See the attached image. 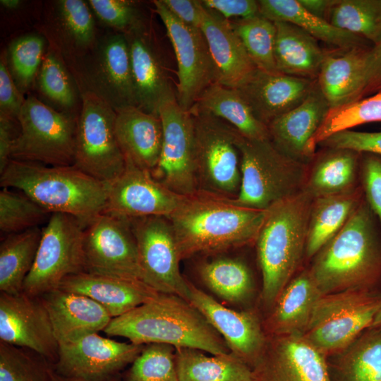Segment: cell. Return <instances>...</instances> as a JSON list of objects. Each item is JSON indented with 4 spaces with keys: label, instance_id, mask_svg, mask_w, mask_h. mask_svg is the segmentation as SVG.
<instances>
[{
    "label": "cell",
    "instance_id": "obj_27",
    "mask_svg": "<svg viewBox=\"0 0 381 381\" xmlns=\"http://www.w3.org/2000/svg\"><path fill=\"white\" fill-rule=\"evenodd\" d=\"M322 295L306 265L284 286L262 319L266 334L303 335Z\"/></svg>",
    "mask_w": 381,
    "mask_h": 381
},
{
    "label": "cell",
    "instance_id": "obj_18",
    "mask_svg": "<svg viewBox=\"0 0 381 381\" xmlns=\"http://www.w3.org/2000/svg\"><path fill=\"white\" fill-rule=\"evenodd\" d=\"M144 347L93 333L59 345L58 357L53 369L66 377L109 380L112 375L132 363Z\"/></svg>",
    "mask_w": 381,
    "mask_h": 381
},
{
    "label": "cell",
    "instance_id": "obj_26",
    "mask_svg": "<svg viewBox=\"0 0 381 381\" xmlns=\"http://www.w3.org/2000/svg\"><path fill=\"white\" fill-rule=\"evenodd\" d=\"M125 35L128 44L137 107L159 116L160 105L176 95L140 22Z\"/></svg>",
    "mask_w": 381,
    "mask_h": 381
},
{
    "label": "cell",
    "instance_id": "obj_52",
    "mask_svg": "<svg viewBox=\"0 0 381 381\" xmlns=\"http://www.w3.org/2000/svg\"><path fill=\"white\" fill-rule=\"evenodd\" d=\"M23 99L15 85L4 58L0 62V114L18 121Z\"/></svg>",
    "mask_w": 381,
    "mask_h": 381
},
{
    "label": "cell",
    "instance_id": "obj_35",
    "mask_svg": "<svg viewBox=\"0 0 381 381\" xmlns=\"http://www.w3.org/2000/svg\"><path fill=\"white\" fill-rule=\"evenodd\" d=\"M259 13L270 20L284 21L295 25L318 41L338 49L372 46L366 40L337 28L325 19L307 11L298 0H260Z\"/></svg>",
    "mask_w": 381,
    "mask_h": 381
},
{
    "label": "cell",
    "instance_id": "obj_16",
    "mask_svg": "<svg viewBox=\"0 0 381 381\" xmlns=\"http://www.w3.org/2000/svg\"><path fill=\"white\" fill-rule=\"evenodd\" d=\"M0 342L30 349L55 363L59 344L40 296L0 294Z\"/></svg>",
    "mask_w": 381,
    "mask_h": 381
},
{
    "label": "cell",
    "instance_id": "obj_49",
    "mask_svg": "<svg viewBox=\"0 0 381 381\" xmlns=\"http://www.w3.org/2000/svg\"><path fill=\"white\" fill-rule=\"evenodd\" d=\"M360 183L365 200L381 226V155L361 153Z\"/></svg>",
    "mask_w": 381,
    "mask_h": 381
},
{
    "label": "cell",
    "instance_id": "obj_29",
    "mask_svg": "<svg viewBox=\"0 0 381 381\" xmlns=\"http://www.w3.org/2000/svg\"><path fill=\"white\" fill-rule=\"evenodd\" d=\"M361 157L352 150L320 147L307 165L303 190L314 199L358 188Z\"/></svg>",
    "mask_w": 381,
    "mask_h": 381
},
{
    "label": "cell",
    "instance_id": "obj_6",
    "mask_svg": "<svg viewBox=\"0 0 381 381\" xmlns=\"http://www.w3.org/2000/svg\"><path fill=\"white\" fill-rule=\"evenodd\" d=\"M236 144L241 181L235 203L265 210L303 190L308 164L287 157L270 139L251 140L238 132Z\"/></svg>",
    "mask_w": 381,
    "mask_h": 381
},
{
    "label": "cell",
    "instance_id": "obj_56",
    "mask_svg": "<svg viewBox=\"0 0 381 381\" xmlns=\"http://www.w3.org/2000/svg\"><path fill=\"white\" fill-rule=\"evenodd\" d=\"M16 121L0 114V174L11 160V148L18 134L14 126Z\"/></svg>",
    "mask_w": 381,
    "mask_h": 381
},
{
    "label": "cell",
    "instance_id": "obj_39",
    "mask_svg": "<svg viewBox=\"0 0 381 381\" xmlns=\"http://www.w3.org/2000/svg\"><path fill=\"white\" fill-rule=\"evenodd\" d=\"M199 273L209 289L227 302L246 303L255 294L252 272L240 259L222 257L205 262Z\"/></svg>",
    "mask_w": 381,
    "mask_h": 381
},
{
    "label": "cell",
    "instance_id": "obj_47",
    "mask_svg": "<svg viewBox=\"0 0 381 381\" xmlns=\"http://www.w3.org/2000/svg\"><path fill=\"white\" fill-rule=\"evenodd\" d=\"M39 79L40 88L47 97L64 107L73 105L74 93L68 77L53 53L47 52L43 57Z\"/></svg>",
    "mask_w": 381,
    "mask_h": 381
},
{
    "label": "cell",
    "instance_id": "obj_12",
    "mask_svg": "<svg viewBox=\"0 0 381 381\" xmlns=\"http://www.w3.org/2000/svg\"><path fill=\"white\" fill-rule=\"evenodd\" d=\"M126 219L136 241L144 283L188 302L189 282L180 272L181 260L170 221L160 216Z\"/></svg>",
    "mask_w": 381,
    "mask_h": 381
},
{
    "label": "cell",
    "instance_id": "obj_10",
    "mask_svg": "<svg viewBox=\"0 0 381 381\" xmlns=\"http://www.w3.org/2000/svg\"><path fill=\"white\" fill-rule=\"evenodd\" d=\"M115 109L96 92L82 95L73 165L109 184L126 166L115 133Z\"/></svg>",
    "mask_w": 381,
    "mask_h": 381
},
{
    "label": "cell",
    "instance_id": "obj_58",
    "mask_svg": "<svg viewBox=\"0 0 381 381\" xmlns=\"http://www.w3.org/2000/svg\"><path fill=\"white\" fill-rule=\"evenodd\" d=\"M49 377H50V381H94V380H85V379L66 377L55 372L52 368H51L50 371H49ZM104 381H110V380H104Z\"/></svg>",
    "mask_w": 381,
    "mask_h": 381
},
{
    "label": "cell",
    "instance_id": "obj_7",
    "mask_svg": "<svg viewBox=\"0 0 381 381\" xmlns=\"http://www.w3.org/2000/svg\"><path fill=\"white\" fill-rule=\"evenodd\" d=\"M380 309L378 292L353 289L322 295L303 336L327 357L369 328Z\"/></svg>",
    "mask_w": 381,
    "mask_h": 381
},
{
    "label": "cell",
    "instance_id": "obj_44",
    "mask_svg": "<svg viewBox=\"0 0 381 381\" xmlns=\"http://www.w3.org/2000/svg\"><path fill=\"white\" fill-rule=\"evenodd\" d=\"M48 363L30 349L0 342V381H50Z\"/></svg>",
    "mask_w": 381,
    "mask_h": 381
},
{
    "label": "cell",
    "instance_id": "obj_34",
    "mask_svg": "<svg viewBox=\"0 0 381 381\" xmlns=\"http://www.w3.org/2000/svg\"><path fill=\"white\" fill-rule=\"evenodd\" d=\"M364 199L361 186L312 200L308 224L306 265L346 224Z\"/></svg>",
    "mask_w": 381,
    "mask_h": 381
},
{
    "label": "cell",
    "instance_id": "obj_38",
    "mask_svg": "<svg viewBox=\"0 0 381 381\" xmlns=\"http://www.w3.org/2000/svg\"><path fill=\"white\" fill-rule=\"evenodd\" d=\"M42 236L35 226L8 234L0 245V291L15 294L23 291L25 280L34 264Z\"/></svg>",
    "mask_w": 381,
    "mask_h": 381
},
{
    "label": "cell",
    "instance_id": "obj_4",
    "mask_svg": "<svg viewBox=\"0 0 381 381\" xmlns=\"http://www.w3.org/2000/svg\"><path fill=\"white\" fill-rule=\"evenodd\" d=\"M312 200L302 190L265 210L255 245L262 274L260 301L266 313L284 286L306 265Z\"/></svg>",
    "mask_w": 381,
    "mask_h": 381
},
{
    "label": "cell",
    "instance_id": "obj_14",
    "mask_svg": "<svg viewBox=\"0 0 381 381\" xmlns=\"http://www.w3.org/2000/svg\"><path fill=\"white\" fill-rule=\"evenodd\" d=\"M85 271L144 283L128 219L101 213L84 230Z\"/></svg>",
    "mask_w": 381,
    "mask_h": 381
},
{
    "label": "cell",
    "instance_id": "obj_53",
    "mask_svg": "<svg viewBox=\"0 0 381 381\" xmlns=\"http://www.w3.org/2000/svg\"><path fill=\"white\" fill-rule=\"evenodd\" d=\"M202 4L212 9L226 20L247 18L259 13L258 1L202 0Z\"/></svg>",
    "mask_w": 381,
    "mask_h": 381
},
{
    "label": "cell",
    "instance_id": "obj_5",
    "mask_svg": "<svg viewBox=\"0 0 381 381\" xmlns=\"http://www.w3.org/2000/svg\"><path fill=\"white\" fill-rule=\"evenodd\" d=\"M3 188L17 189L50 214H70L86 226L105 209L109 183L74 165L47 166L11 159L1 173Z\"/></svg>",
    "mask_w": 381,
    "mask_h": 381
},
{
    "label": "cell",
    "instance_id": "obj_25",
    "mask_svg": "<svg viewBox=\"0 0 381 381\" xmlns=\"http://www.w3.org/2000/svg\"><path fill=\"white\" fill-rule=\"evenodd\" d=\"M58 289L90 297L112 318L132 310L159 294L140 281L87 272L66 277Z\"/></svg>",
    "mask_w": 381,
    "mask_h": 381
},
{
    "label": "cell",
    "instance_id": "obj_46",
    "mask_svg": "<svg viewBox=\"0 0 381 381\" xmlns=\"http://www.w3.org/2000/svg\"><path fill=\"white\" fill-rule=\"evenodd\" d=\"M44 41L37 35H29L16 40L10 50L14 74L21 88L32 83L43 56Z\"/></svg>",
    "mask_w": 381,
    "mask_h": 381
},
{
    "label": "cell",
    "instance_id": "obj_22",
    "mask_svg": "<svg viewBox=\"0 0 381 381\" xmlns=\"http://www.w3.org/2000/svg\"><path fill=\"white\" fill-rule=\"evenodd\" d=\"M200 30L214 66V83L239 88L257 68L229 20L200 1Z\"/></svg>",
    "mask_w": 381,
    "mask_h": 381
},
{
    "label": "cell",
    "instance_id": "obj_2",
    "mask_svg": "<svg viewBox=\"0 0 381 381\" xmlns=\"http://www.w3.org/2000/svg\"><path fill=\"white\" fill-rule=\"evenodd\" d=\"M265 210L204 190L185 196L167 218L181 260L255 244Z\"/></svg>",
    "mask_w": 381,
    "mask_h": 381
},
{
    "label": "cell",
    "instance_id": "obj_51",
    "mask_svg": "<svg viewBox=\"0 0 381 381\" xmlns=\"http://www.w3.org/2000/svg\"><path fill=\"white\" fill-rule=\"evenodd\" d=\"M318 146L345 148L360 153L381 155V130L375 132L356 131L351 129L335 133Z\"/></svg>",
    "mask_w": 381,
    "mask_h": 381
},
{
    "label": "cell",
    "instance_id": "obj_54",
    "mask_svg": "<svg viewBox=\"0 0 381 381\" xmlns=\"http://www.w3.org/2000/svg\"><path fill=\"white\" fill-rule=\"evenodd\" d=\"M380 91H381V40L372 45L368 50L358 99Z\"/></svg>",
    "mask_w": 381,
    "mask_h": 381
},
{
    "label": "cell",
    "instance_id": "obj_57",
    "mask_svg": "<svg viewBox=\"0 0 381 381\" xmlns=\"http://www.w3.org/2000/svg\"><path fill=\"white\" fill-rule=\"evenodd\" d=\"M298 1L311 14L327 20L333 0H298Z\"/></svg>",
    "mask_w": 381,
    "mask_h": 381
},
{
    "label": "cell",
    "instance_id": "obj_20",
    "mask_svg": "<svg viewBox=\"0 0 381 381\" xmlns=\"http://www.w3.org/2000/svg\"><path fill=\"white\" fill-rule=\"evenodd\" d=\"M254 381H330L326 357L301 334L267 336Z\"/></svg>",
    "mask_w": 381,
    "mask_h": 381
},
{
    "label": "cell",
    "instance_id": "obj_15",
    "mask_svg": "<svg viewBox=\"0 0 381 381\" xmlns=\"http://www.w3.org/2000/svg\"><path fill=\"white\" fill-rule=\"evenodd\" d=\"M173 47L178 67L176 99L189 111L202 92L214 83V66L200 29L176 18L162 0L153 1Z\"/></svg>",
    "mask_w": 381,
    "mask_h": 381
},
{
    "label": "cell",
    "instance_id": "obj_13",
    "mask_svg": "<svg viewBox=\"0 0 381 381\" xmlns=\"http://www.w3.org/2000/svg\"><path fill=\"white\" fill-rule=\"evenodd\" d=\"M158 115L162 126V147L159 162L151 174L174 193L190 195L198 190L192 114L174 97L160 105Z\"/></svg>",
    "mask_w": 381,
    "mask_h": 381
},
{
    "label": "cell",
    "instance_id": "obj_17",
    "mask_svg": "<svg viewBox=\"0 0 381 381\" xmlns=\"http://www.w3.org/2000/svg\"><path fill=\"white\" fill-rule=\"evenodd\" d=\"M184 198L154 179L150 171L126 160L123 171L109 184L103 212L124 219L151 216L168 218Z\"/></svg>",
    "mask_w": 381,
    "mask_h": 381
},
{
    "label": "cell",
    "instance_id": "obj_45",
    "mask_svg": "<svg viewBox=\"0 0 381 381\" xmlns=\"http://www.w3.org/2000/svg\"><path fill=\"white\" fill-rule=\"evenodd\" d=\"M126 381H179L175 348L164 344H147L132 363Z\"/></svg>",
    "mask_w": 381,
    "mask_h": 381
},
{
    "label": "cell",
    "instance_id": "obj_11",
    "mask_svg": "<svg viewBox=\"0 0 381 381\" xmlns=\"http://www.w3.org/2000/svg\"><path fill=\"white\" fill-rule=\"evenodd\" d=\"M85 226L65 213H52L42 229L39 248L23 291L40 296L58 289L68 277L85 271Z\"/></svg>",
    "mask_w": 381,
    "mask_h": 381
},
{
    "label": "cell",
    "instance_id": "obj_50",
    "mask_svg": "<svg viewBox=\"0 0 381 381\" xmlns=\"http://www.w3.org/2000/svg\"><path fill=\"white\" fill-rule=\"evenodd\" d=\"M88 2L96 15L111 27L126 32L139 23L131 1L90 0Z\"/></svg>",
    "mask_w": 381,
    "mask_h": 381
},
{
    "label": "cell",
    "instance_id": "obj_33",
    "mask_svg": "<svg viewBox=\"0 0 381 381\" xmlns=\"http://www.w3.org/2000/svg\"><path fill=\"white\" fill-rule=\"evenodd\" d=\"M326 363L330 381H381V328H368Z\"/></svg>",
    "mask_w": 381,
    "mask_h": 381
},
{
    "label": "cell",
    "instance_id": "obj_48",
    "mask_svg": "<svg viewBox=\"0 0 381 381\" xmlns=\"http://www.w3.org/2000/svg\"><path fill=\"white\" fill-rule=\"evenodd\" d=\"M59 11L66 29L82 45H87L95 37V23L87 4L81 0H62Z\"/></svg>",
    "mask_w": 381,
    "mask_h": 381
},
{
    "label": "cell",
    "instance_id": "obj_59",
    "mask_svg": "<svg viewBox=\"0 0 381 381\" xmlns=\"http://www.w3.org/2000/svg\"><path fill=\"white\" fill-rule=\"evenodd\" d=\"M1 4L7 8L13 9L20 5V1L18 0H1Z\"/></svg>",
    "mask_w": 381,
    "mask_h": 381
},
{
    "label": "cell",
    "instance_id": "obj_3",
    "mask_svg": "<svg viewBox=\"0 0 381 381\" xmlns=\"http://www.w3.org/2000/svg\"><path fill=\"white\" fill-rule=\"evenodd\" d=\"M130 342L164 344L219 355L230 351L219 333L189 302L171 294L157 296L132 310L114 318L103 331Z\"/></svg>",
    "mask_w": 381,
    "mask_h": 381
},
{
    "label": "cell",
    "instance_id": "obj_55",
    "mask_svg": "<svg viewBox=\"0 0 381 381\" xmlns=\"http://www.w3.org/2000/svg\"><path fill=\"white\" fill-rule=\"evenodd\" d=\"M169 11L180 21L200 29V1L195 0H162Z\"/></svg>",
    "mask_w": 381,
    "mask_h": 381
},
{
    "label": "cell",
    "instance_id": "obj_36",
    "mask_svg": "<svg viewBox=\"0 0 381 381\" xmlns=\"http://www.w3.org/2000/svg\"><path fill=\"white\" fill-rule=\"evenodd\" d=\"M194 105L226 121L248 139H270L267 126L255 117L236 88L213 83L202 92Z\"/></svg>",
    "mask_w": 381,
    "mask_h": 381
},
{
    "label": "cell",
    "instance_id": "obj_19",
    "mask_svg": "<svg viewBox=\"0 0 381 381\" xmlns=\"http://www.w3.org/2000/svg\"><path fill=\"white\" fill-rule=\"evenodd\" d=\"M189 291L188 302L223 338L230 353L253 369L267 341L258 310L229 308L190 282Z\"/></svg>",
    "mask_w": 381,
    "mask_h": 381
},
{
    "label": "cell",
    "instance_id": "obj_21",
    "mask_svg": "<svg viewBox=\"0 0 381 381\" xmlns=\"http://www.w3.org/2000/svg\"><path fill=\"white\" fill-rule=\"evenodd\" d=\"M329 109L316 80L302 103L267 125L270 141L287 157L308 164L317 151L312 147L313 138Z\"/></svg>",
    "mask_w": 381,
    "mask_h": 381
},
{
    "label": "cell",
    "instance_id": "obj_24",
    "mask_svg": "<svg viewBox=\"0 0 381 381\" xmlns=\"http://www.w3.org/2000/svg\"><path fill=\"white\" fill-rule=\"evenodd\" d=\"M59 345L104 331L112 318L88 296L55 289L40 296Z\"/></svg>",
    "mask_w": 381,
    "mask_h": 381
},
{
    "label": "cell",
    "instance_id": "obj_40",
    "mask_svg": "<svg viewBox=\"0 0 381 381\" xmlns=\"http://www.w3.org/2000/svg\"><path fill=\"white\" fill-rule=\"evenodd\" d=\"M327 20L373 45L381 40V0H333Z\"/></svg>",
    "mask_w": 381,
    "mask_h": 381
},
{
    "label": "cell",
    "instance_id": "obj_28",
    "mask_svg": "<svg viewBox=\"0 0 381 381\" xmlns=\"http://www.w3.org/2000/svg\"><path fill=\"white\" fill-rule=\"evenodd\" d=\"M115 110V133L125 161L151 173L159 162L162 147L159 116L135 106Z\"/></svg>",
    "mask_w": 381,
    "mask_h": 381
},
{
    "label": "cell",
    "instance_id": "obj_8",
    "mask_svg": "<svg viewBox=\"0 0 381 381\" xmlns=\"http://www.w3.org/2000/svg\"><path fill=\"white\" fill-rule=\"evenodd\" d=\"M18 123L11 159L54 167L73 164L77 121L71 116L29 97L23 102Z\"/></svg>",
    "mask_w": 381,
    "mask_h": 381
},
{
    "label": "cell",
    "instance_id": "obj_60",
    "mask_svg": "<svg viewBox=\"0 0 381 381\" xmlns=\"http://www.w3.org/2000/svg\"><path fill=\"white\" fill-rule=\"evenodd\" d=\"M370 327L381 328V309L379 310V312L376 315Z\"/></svg>",
    "mask_w": 381,
    "mask_h": 381
},
{
    "label": "cell",
    "instance_id": "obj_23",
    "mask_svg": "<svg viewBox=\"0 0 381 381\" xmlns=\"http://www.w3.org/2000/svg\"><path fill=\"white\" fill-rule=\"evenodd\" d=\"M316 80L258 68L239 88L255 117L265 125L302 103Z\"/></svg>",
    "mask_w": 381,
    "mask_h": 381
},
{
    "label": "cell",
    "instance_id": "obj_30",
    "mask_svg": "<svg viewBox=\"0 0 381 381\" xmlns=\"http://www.w3.org/2000/svg\"><path fill=\"white\" fill-rule=\"evenodd\" d=\"M370 47L326 50L316 80L330 109L359 99Z\"/></svg>",
    "mask_w": 381,
    "mask_h": 381
},
{
    "label": "cell",
    "instance_id": "obj_32",
    "mask_svg": "<svg viewBox=\"0 0 381 381\" xmlns=\"http://www.w3.org/2000/svg\"><path fill=\"white\" fill-rule=\"evenodd\" d=\"M99 86L115 109L137 107L128 44L125 35L107 38L102 46L96 66Z\"/></svg>",
    "mask_w": 381,
    "mask_h": 381
},
{
    "label": "cell",
    "instance_id": "obj_42",
    "mask_svg": "<svg viewBox=\"0 0 381 381\" xmlns=\"http://www.w3.org/2000/svg\"><path fill=\"white\" fill-rule=\"evenodd\" d=\"M381 122V91L346 104L330 109L315 134L312 147L329 135L359 125Z\"/></svg>",
    "mask_w": 381,
    "mask_h": 381
},
{
    "label": "cell",
    "instance_id": "obj_43",
    "mask_svg": "<svg viewBox=\"0 0 381 381\" xmlns=\"http://www.w3.org/2000/svg\"><path fill=\"white\" fill-rule=\"evenodd\" d=\"M51 214L24 193L0 191V230L7 235L38 226Z\"/></svg>",
    "mask_w": 381,
    "mask_h": 381
},
{
    "label": "cell",
    "instance_id": "obj_31",
    "mask_svg": "<svg viewBox=\"0 0 381 381\" xmlns=\"http://www.w3.org/2000/svg\"><path fill=\"white\" fill-rule=\"evenodd\" d=\"M274 23V57L277 71L316 80L326 50L322 49L319 41L299 27L284 21Z\"/></svg>",
    "mask_w": 381,
    "mask_h": 381
},
{
    "label": "cell",
    "instance_id": "obj_37",
    "mask_svg": "<svg viewBox=\"0 0 381 381\" xmlns=\"http://www.w3.org/2000/svg\"><path fill=\"white\" fill-rule=\"evenodd\" d=\"M175 362L179 381H254L252 369L231 353L175 348Z\"/></svg>",
    "mask_w": 381,
    "mask_h": 381
},
{
    "label": "cell",
    "instance_id": "obj_9",
    "mask_svg": "<svg viewBox=\"0 0 381 381\" xmlns=\"http://www.w3.org/2000/svg\"><path fill=\"white\" fill-rule=\"evenodd\" d=\"M189 111L194 122L198 190L235 198L241 181L238 131L195 105Z\"/></svg>",
    "mask_w": 381,
    "mask_h": 381
},
{
    "label": "cell",
    "instance_id": "obj_1",
    "mask_svg": "<svg viewBox=\"0 0 381 381\" xmlns=\"http://www.w3.org/2000/svg\"><path fill=\"white\" fill-rule=\"evenodd\" d=\"M307 265L322 295L353 289L381 293V226L365 198Z\"/></svg>",
    "mask_w": 381,
    "mask_h": 381
},
{
    "label": "cell",
    "instance_id": "obj_41",
    "mask_svg": "<svg viewBox=\"0 0 381 381\" xmlns=\"http://www.w3.org/2000/svg\"><path fill=\"white\" fill-rule=\"evenodd\" d=\"M229 22L256 68L270 73L278 72L274 57V23L260 13Z\"/></svg>",
    "mask_w": 381,
    "mask_h": 381
}]
</instances>
